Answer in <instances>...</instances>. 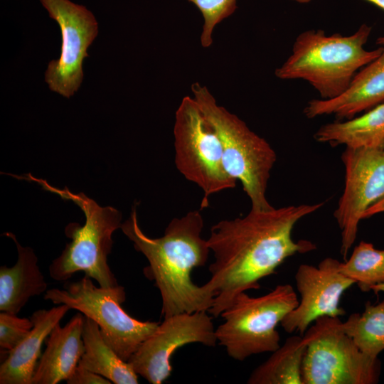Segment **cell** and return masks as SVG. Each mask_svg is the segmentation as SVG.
Returning a JSON list of instances; mask_svg holds the SVG:
<instances>
[{
  "mask_svg": "<svg viewBox=\"0 0 384 384\" xmlns=\"http://www.w3.org/2000/svg\"><path fill=\"white\" fill-rule=\"evenodd\" d=\"M324 203L250 209L242 217L222 220L207 239L214 260L206 286L215 294L208 313L217 318L241 292L260 287L259 281L274 274L288 257L314 250L309 240L295 241L292 230L302 218Z\"/></svg>",
  "mask_w": 384,
  "mask_h": 384,
  "instance_id": "6da1fadb",
  "label": "cell"
},
{
  "mask_svg": "<svg viewBox=\"0 0 384 384\" xmlns=\"http://www.w3.org/2000/svg\"><path fill=\"white\" fill-rule=\"evenodd\" d=\"M137 204L121 229L136 250L146 258L145 277L154 282L161 297V316L207 311L212 306L215 294L206 284H196L191 278L193 269L204 266L210 250L201 237L204 220L201 210H191L173 218L164 235L151 238L141 229Z\"/></svg>",
  "mask_w": 384,
  "mask_h": 384,
  "instance_id": "7a4b0ae2",
  "label": "cell"
},
{
  "mask_svg": "<svg viewBox=\"0 0 384 384\" xmlns=\"http://www.w3.org/2000/svg\"><path fill=\"white\" fill-rule=\"evenodd\" d=\"M370 33L371 27L366 24L350 36H327L323 30L303 31L275 75L282 80H306L321 99L335 98L348 89L358 70L382 53L381 46L370 50L365 48Z\"/></svg>",
  "mask_w": 384,
  "mask_h": 384,
  "instance_id": "3957f363",
  "label": "cell"
},
{
  "mask_svg": "<svg viewBox=\"0 0 384 384\" xmlns=\"http://www.w3.org/2000/svg\"><path fill=\"white\" fill-rule=\"evenodd\" d=\"M13 177L34 182L47 191L62 199L70 201L83 212V225L70 223L65 228V234L71 239L49 266V274L56 281H65L75 273L82 271L85 275L95 279L100 287H111L118 284L107 263L112 251V234L121 228L122 214L111 206L102 207L83 193H75L67 187L59 188L46 180L31 174L14 175Z\"/></svg>",
  "mask_w": 384,
  "mask_h": 384,
  "instance_id": "277c9868",
  "label": "cell"
},
{
  "mask_svg": "<svg viewBox=\"0 0 384 384\" xmlns=\"http://www.w3.org/2000/svg\"><path fill=\"white\" fill-rule=\"evenodd\" d=\"M193 98L220 139L225 168L239 181L251 202V209L269 210L267 188L277 155L270 144L252 132L238 116L217 104L209 90L191 85Z\"/></svg>",
  "mask_w": 384,
  "mask_h": 384,
  "instance_id": "5b68a950",
  "label": "cell"
},
{
  "mask_svg": "<svg viewBox=\"0 0 384 384\" xmlns=\"http://www.w3.org/2000/svg\"><path fill=\"white\" fill-rule=\"evenodd\" d=\"M299 304L293 287L277 285L266 294L250 297L241 292L222 312L223 322L215 329L219 345L234 360L242 361L280 346L277 326Z\"/></svg>",
  "mask_w": 384,
  "mask_h": 384,
  "instance_id": "8992f818",
  "label": "cell"
},
{
  "mask_svg": "<svg viewBox=\"0 0 384 384\" xmlns=\"http://www.w3.org/2000/svg\"><path fill=\"white\" fill-rule=\"evenodd\" d=\"M174 138L176 169L203 193L201 210L209 206L211 196L235 187L218 136L193 97H184L176 110Z\"/></svg>",
  "mask_w": 384,
  "mask_h": 384,
  "instance_id": "52a82bcc",
  "label": "cell"
},
{
  "mask_svg": "<svg viewBox=\"0 0 384 384\" xmlns=\"http://www.w3.org/2000/svg\"><path fill=\"white\" fill-rule=\"evenodd\" d=\"M338 316H324L306 329L303 384H375L381 364L360 351Z\"/></svg>",
  "mask_w": 384,
  "mask_h": 384,
  "instance_id": "ba28073f",
  "label": "cell"
},
{
  "mask_svg": "<svg viewBox=\"0 0 384 384\" xmlns=\"http://www.w3.org/2000/svg\"><path fill=\"white\" fill-rule=\"evenodd\" d=\"M44 299L66 304L94 320L107 343L127 362L159 324L139 321L123 309L121 304L126 293L122 286L97 287L85 275L79 281L65 283L63 289L47 290Z\"/></svg>",
  "mask_w": 384,
  "mask_h": 384,
  "instance_id": "9c48e42d",
  "label": "cell"
},
{
  "mask_svg": "<svg viewBox=\"0 0 384 384\" xmlns=\"http://www.w3.org/2000/svg\"><path fill=\"white\" fill-rule=\"evenodd\" d=\"M341 159L345 184L334 215L341 230L340 252L346 260L364 213L384 198V142L371 146L346 147Z\"/></svg>",
  "mask_w": 384,
  "mask_h": 384,
  "instance_id": "30bf717a",
  "label": "cell"
},
{
  "mask_svg": "<svg viewBox=\"0 0 384 384\" xmlns=\"http://www.w3.org/2000/svg\"><path fill=\"white\" fill-rule=\"evenodd\" d=\"M39 1L59 25L62 36L60 58L48 63L45 80L50 90L69 98L82 82L83 60L97 36L98 23L85 6L70 0Z\"/></svg>",
  "mask_w": 384,
  "mask_h": 384,
  "instance_id": "8fae6325",
  "label": "cell"
},
{
  "mask_svg": "<svg viewBox=\"0 0 384 384\" xmlns=\"http://www.w3.org/2000/svg\"><path fill=\"white\" fill-rule=\"evenodd\" d=\"M208 314L199 311L164 317L127 362L149 383H164L171 375V358L178 348L192 343L215 346V329Z\"/></svg>",
  "mask_w": 384,
  "mask_h": 384,
  "instance_id": "7c38bea8",
  "label": "cell"
},
{
  "mask_svg": "<svg viewBox=\"0 0 384 384\" xmlns=\"http://www.w3.org/2000/svg\"><path fill=\"white\" fill-rule=\"evenodd\" d=\"M341 262L326 257L317 266H299L294 278L300 301L280 323L286 332L304 335L309 324L318 318L345 314L339 306L341 297L356 282L341 272Z\"/></svg>",
  "mask_w": 384,
  "mask_h": 384,
  "instance_id": "4fadbf2b",
  "label": "cell"
},
{
  "mask_svg": "<svg viewBox=\"0 0 384 384\" xmlns=\"http://www.w3.org/2000/svg\"><path fill=\"white\" fill-rule=\"evenodd\" d=\"M376 43L383 48L380 55L356 73L341 95L309 101L304 109L307 118L332 114L339 120L349 119L384 102V36Z\"/></svg>",
  "mask_w": 384,
  "mask_h": 384,
  "instance_id": "5bb4252c",
  "label": "cell"
},
{
  "mask_svg": "<svg viewBox=\"0 0 384 384\" xmlns=\"http://www.w3.org/2000/svg\"><path fill=\"white\" fill-rule=\"evenodd\" d=\"M84 315L75 314L64 326L58 324L46 339V348L31 380V384H56L67 380L85 352L82 340Z\"/></svg>",
  "mask_w": 384,
  "mask_h": 384,
  "instance_id": "9a60e30c",
  "label": "cell"
},
{
  "mask_svg": "<svg viewBox=\"0 0 384 384\" xmlns=\"http://www.w3.org/2000/svg\"><path fill=\"white\" fill-rule=\"evenodd\" d=\"M70 308L59 304L50 309H39L31 319L33 327L0 366V384H31L43 341Z\"/></svg>",
  "mask_w": 384,
  "mask_h": 384,
  "instance_id": "2e32d148",
  "label": "cell"
},
{
  "mask_svg": "<svg viewBox=\"0 0 384 384\" xmlns=\"http://www.w3.org/2000/svg\"><path fill=\"white\" fill-rule=\"evenodd\" d=\"M15 242L18 260L11 267H0V311L17 314L30 298L47 291V283L32 248L23 247L14 234H4Z\"/></svg>",
  "mask_w": 384,
  "mask_h": 384,
  "instance_id": "e0dca14e",
  "label": "cell"
},
{
  "mask_svg": "<svg viewBox=\"0 0 384 384\" xmlns=\"http://www.w3.org/2000/svg\"><path fill=\"white\" fill-rule=\"evenodd\" d=\"M82 340L85 352L78 365L96 373L114 384H137L138 375L107 343L98 324L84 316Z\"/></svg>",
  "mask_w": 384,
  "mask_h": 384,
  "instance_id": "ac0fdd59",
  "label": "cell"
},
{
  "mask_svg": "<svg viewBox=\"0 0 384 384\" xmlns=\"http://www.w3.org/2000/svg\"><path fill=\"white\" fill-rule=\"evenodd\" d=\"M314 137L319 142L351 148L380 144L384 142V102L360 117L324 124Z\"/></svg>",
  "mask_w": 384,
  "mask_h": 384,
  "instance_id": "d6986e66",
  "label": "cell"
},
{
  "mask_svg": "<svg viewBox=\"0 0 384 384\" xmlns=\"http://www.w3.org/2000/svg\"><path fill=\"white\" fill-rule=\"evenodd\" d=\"M306 350L302 336H292L272 352L247 379L248 384H303L302 367Z\"/></svg>",
  "mask_w": 384,
  "mask_h": 384,
  "instance_id": "ffe728a7",
  "label": "cell"
},
{
  "mask_svg": "<svg viewBox=\"0 0 384 384\" xmlns=\"http://www.w3.org/2000/svg\"><path fill=\"white\" fill-rule=\"evenodd\" d=\"M341 326L361 352L378 358L384 350V299L376 304L368 302L361 314H351Z\"/></svg>",
  "mask_w": 384,
  "mask_h": 384,
  "instance_id": "44dd1931",
  "label": "cell"
},
{
  "mask_svg": "<svg viewBox=\"0 0 384 384\" xmlns=\"http://www.w3.org/2000/svg\"><path fill=\"white\" fill-rule=\"evenodd\" d=\"M340 270L354 280L362 292L370 291L372 286L384 283V250L361 241L351 256L341 262Z\"/></svg>",
  "mask_w": 384,
  "mask_h": 384,
  "instance_id": "7402d4cb",
  "label": "cell"
},
{
  "mask_svg": "<svg viewBox=\"0 0 384 384\" xmlns=\"http://www.w3.org/2000/svg\"><path fill=\"white\" fill-rule=\"evenodd\" d=\"M201 11L203 24L201 43L208 48L213 43L212 34L217 24L231 16L237 9V0H188Z\"/></svg>",
  "mask_w": 384,
  "mask_h": 384,
  "instance_id": "603a6c76",
  "label": "cell"
},
{
  "mask_svg": "<svg viewBox=\"0 0 384 384\" xmlns=\"http://www.w3.org/2000/svg\"><path fill=\"white\" fill-rule=\"evenodd\" d=\"M33 323L31 319L20 318L17 314L1 311L0 347L8 352L16 348L31 332Z\"/></svg>",
  "mask_w": 384,
  "mask_h": 384,
  "instance_id": "cb8c5ba5",
  "label": "cell"
},
{
  "mask_svg": "<svg viewBox=\"0 0 384 384\" xmlns=\"http://www.w3.org/2000/svg\"><path fill=\"white\" fill-rule=\"evenodd\" d=\"M68 384H110L107 378L80 366H78L71 376L66 380Z\"/></svg>",
  "mask_w": 384,
  "mask_h": 384,
  "instance_id": "d4e9b609",
  "label": "cell"
},
{
  "mask_svg": "<svg viewBox=\"0 0 384 384\" xmlns=\"http://www.w3.org/2000/svg\"><path fill=\"white\" fill-rule=\"evenodd\" d=\"M384 213V198L370 207L364 213L363 219Z\"/></svg>",
  "mask_w": 384,
  "mask_h": 384,
  "instance_id": "484cf974",
  "label": "cell"
},
{
  "mask_svg": "<svg viewBox=\"0 0 384 384\" xmlns=\"http://www.w3.org/2000/svg\"><path fill=\"white\" fill-rule=\"evenodd\" d=\"M370 290L376 294L381 292H384V283L372 286Z\"/></svg>",
  "mask_w": 384,
  "mask_h": 384,
  "instance_id": "4316f807",
  "label": "cell"
},
{
  "mask_svg": "<svg viewBox=\"0 0 384 384\" xmlns=\"http://www.w3.org/2000/svg\"><path fill=\"white\" fill-rule=\"evenodd\" d=\"M372 3L384 11V0H366Z\"/></svg>",
  "mask_w": 384,
  "mask_h": 384,
  "instance_id": "83f0119b",
  "label": "cell"
},
{
  "mask_svg": "<svg viewBox=\"0 0 384 384\" xmlns=\"http://www.w3.org/2000/svg\"><path fill=\"white\" fill-rule=\"evenodd\" d=\"M291 1H296L300 4H307V3H309L311 0H291Z\"/></svg>",
  "mask_w": 384,
  "mask_h": 384,
  "instance_id": "f1b7e54d",
  "label": "cell"
}]
</instances>
